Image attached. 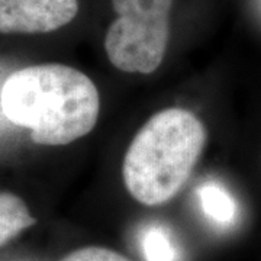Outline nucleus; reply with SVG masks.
I'll return each mask as SVG.
<instances>
[{
	"label": "nucleus",
	"instance_id": "0eeeda50",
	"mask_svg": "<svg viewBox=\"0 0 261 261\" xmlns=\"http://www.w3.org/2000/svg\"><path fill=\"white\" fill-rule=\"evenodd\" d=\"M142 251L147 261H174L176 252L163 229L151 228L142 237Z\"/></svg>",
	"mask_w": 261,
	"mask_h": 261
},
{
	"label": "nucleus",
	"instance_id": "f03ea898",
	"mask_svg": "<svg viewBox=\"0 0 261 261\" xmlns=\"http://www.w3.org/2000/svg\"><path fill=\"white\" fill-rule=\"evenodd\" d=\"M207 141L202 121L187 109L155 113L126 149L122 177L129 195L142 205L171 200L186 185Z\"/></svg>",
	"mask_w": 261,
	"mask_h": 261
},
{
	"label": "nucleus",
	"instance_id": "f257e3e1",
	"mask_svg": "<svg viewBox=\"0 0 261 261\" xmlns=\"http://www.w3.org/2000/svg\"><path fill=\"white\" fill-rule=\"evenodd\" d=\"M10 122L39 145H67L93 129L100 99L87 75L64 64L29 65L12 73L0 93Z\"/></svg>",
	"mask_w": 261,
	"mask_h": 261
},
{
	"label": "nucleus",
	"instance_id": "6e6552de",
	"mask_svg": "<svg viewBox=\"0 0 261 261\" xmlns=\"http://www.w3.org/2000/svg\"><path fill=\"white\" fill-rule=\"evenodd\" d=\"M61 261H130L121 252L105 247H84L67 254Z\"/></svg>",
	"mask_w": 261,
	"mask_h": 261
},
{
	"label": "nucleus",
	"instance_id": "20e7f679",
	"mask_svg": "<svg viewBox=\"0 0 261 261\" xmlns=\"http://www.w3.org/2000/svg\"><path fill=\"white\" fill-rule=\"evenodd\" d=\"M77 13V0H0V34H47Z\"/></svg>",
	"mask_w": 261,
	"mask_h": 261
},
{
	"label": "nucleus",
	"instance_id": "423d86ee",
	"mask_svg": "<svg viewBox=\"0 0 261 261\" xmlns=\"http://www.w3.org/2000/svg\"><path fill=\"white\" fill-rule=\"evenodd\" d=\"M202 209L211 219L218 224H229L235 218L237 207L232 197L226 193L224 187L215 183H206L199 189Z\"/></svg>",
	"mask_w": 261,
	"mask_h": 261
},
{
	"label": "nucleus",
	"instance_id": "39448f33",
	"mask_svg": "<svg viewBox=\"0 0 261 261\" xmlns=\"http://www.w3.org/2000/svg\"><path fill=\"white\" fill-rule=\"evenodd\" d=\"M27 203L13 193H0V247L16 238L22 231L35 225Z\"/></svg>",
	"mask_w": 261,
	"mask_h": 261
},
{
	"label": "nucleus",
	"instance_id": "7ed1b4c3",
	"mask_svg": "<svg viewBox=\"0 0 261 261\" xmlns=\"http://www.w3.org/2000/svg\"><path fill=\"white\" fill-rule=\"evenodd\" d=\"M112 6L116 19L105 37L109 61L125 73H154L167 51L173 0H112Z\"/></svg>",
	"mask_w": 261,
	"mask_h": 261
}]
</instances>
